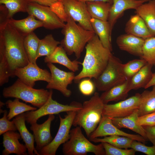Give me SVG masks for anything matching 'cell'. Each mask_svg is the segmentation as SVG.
Returning a JSON list of instances; mask_svg holds the SVG:
<instances>
[{
	"label": "cell",
	"mask_w": 155,
	"mask_h": 155,
	"mask_svg": "<svg viewBox=\"0 0 155 155\" xmlns=\"http://www.w3.org/2000/svg\"><path fill=\"white\" fill-rule=\"evenodd\" d=\"M67 55L63 48L60 45L51 55L45 57L44 61L46 63H57L61 65L74 72L78 71L79 65H81L82 63L76 60L71 61Z\"/></svg>",
	"instance_id": "cell-21"
},
{
	"label": "cell",
	"mask_w": 155,
	"mask_h": 155,
	"mask_svg": "<svg viewBox=\"0 0 155 155\" xmlns=\"http://www.w3.org/2000/svg\"><path fill=\"white\" fill-rule=\"evenodd\" d=\"M136 122L142 126H155V112L139 116Z\"/></svg>",
	"instance_id": "cell-43"
},
{
	"label": "cell",
	"mask_w": 155,
	"mask_h": 155,
	"mask_svg": "<svg viewBox=\"0 0 155 155\" xmlns=\"http://www.w3.org/2000/svg\"><path fill=\"white\" fill-rule=\"evenodd\" d=\"M114 135L129 137L144 144L147 141L139 134H129L120 130L113 123L111 118L104 116H102L98 126L89 138L91 139Z\"/></svg>",
	"instance_id": "cell-15"
},
{
	"label": "cell",
	"mask_w": 155,
	"mask_h": 155,
	"mask_svg": "<svg viewBox=\"0 0 155 155\" xmlns=\"http://www.w3.org/2000/svg\"><path fill=\"white\" fill-rule=\"evenodd\" d=\"M5 104L0 101V108H1Z\"/></svg>",
	"instance_id": "cell-48"
},
{
	"label": "cell",
	"mask_w": 155,
	"mask_h": 155,
	"mask_svg": "<svg viewBox=\"0 0 155 155\" xmlns=\"http://www.w3.org/2000/svg\"><path fill=\"white\" fill-rule=\"evenodd\" d=\"M88 11L91 18L107 21L112 4L101 1L86 2Z\"/></svg>",
	"instance_id": "cell-29"
},
{
	"label": "cell",
	"mask_w": 155,
	"mask_h": 155,
	"mask_svg": "<svg viewBox=\"0 0 155 155\" xmlns=\"http://www.w3.org/2000/svg\"><path fill=\"white\" fill-rule=\"evenodd\" d=\"M153 65L147 63L130 80L128 90L144 88L150 80Z\"/></svg>",
	"instance_id": "cell-28"
},
{
	"label": "cell",
	"mask_w": 155,
	"mask_h": 155,
	"mask_svg": "<svg viewBox=\"0 0 155 155\" xmlns=\"http://www.w3.org/2000/svg\"><path fill=\"white\" fill-rule=\"evenodd\" d=\"M131 148L135 152H142L147 155H155V146H147L144 143L135 140L131 143Z\"/></svg>",
	"instance_id": "cell-40"
},
{
	"label": "cell",
	"mask_w": 155,
	"mask_h": 155,
	"mask_svg": "<svg viewBox=\"0 0 155 155\" xmlns=\"http://www.w3.org/2000/svg\"><path fill=\"white\" fill-rule=\"evenodd\" d=\"M142 58L153 65L155 61V36L145 39Z\"/></svg>",
	"instance_id": "cell-37"
},
{
	"label": "cell",
	"mask_w": 155,
	"mask_h": 155,
	"mask_svg": "<svg viewBox=\"0 0 155 155\" xmlns=\"http://www.w3.org/2000/svg\"><path fill=\"white\" fill-rule=\"evenodd\" d=\"M15 75L23 82L32 87L36 81H43L48 83L51 79V73L47 70L41 69L37 64L30 62L24 67L16 69Z\"/></svg>",
	"instance_id": "cell-14"
},
{
	"label": "cell",
	"mask_w": 155,
	"mask_h": 155,
	"mask_svg": "<svg viewBox=\"0 0 155 155\" xmlns=\"http://www.w3.org/2000/svg\"><path fill=\"white\" fill-rule=\"evenodd\" d=\"M145 39L126 33L118 36L116 42L121 50L142 58L143 47Z\"/></svg>",
	"instance_id": "cell-18"
},
{
	"label": "cell",
	"mask_w": 155,
	"mask_h": 155,
	"mask_svg": "<svg viewBox=\"0 0 155 155\" xmlns=\"http://www.w3.org/2000/svg\"><path fill=\"white\" fill-rule=\"evenodd\" d=\"M40 40L34 32L25 36L24 39V45L29 61L34 64H36Z\"/></svg>",
	"instance_id": "cell-31"
},
{
	"label": "cell",
	"mask_w": 155,
	"mask_h": 155,
	"mask_svg": "<svg viewBox=\"0 0 155 155\" xmlns=\"http://www.w3.org/2000/svg\"><path fill=\"white\" fill-rule=\"evenodd\" d=\"M60 42L56 40L52 34L46 35L44 38L40 39L38 50L37 58L42 56H48L54 51Z\"/></svg>",
	"instance_id": "cell-34"
},
{
	"label": "cell",
	"mask_w": 155,
	"mask_h": 155,
	"mask_svg": "<svg viewBox=\"0 0 155 155\" xmlns=\"http://www.w3.org/2000/svg\"><path fill=\"white\" fill-rule=\"evenodd\" d=\"M51 10L64 22H66L68 16L66 13L61 1H58L49 7Z\"/></svg>",
	"instance_id": "cell-42"
},
{
	"label": "cell",
	"mask_w": 155,
	"mask_h": 155,
	"mask_svg": "<svg viewBox=\"0 0 155 155\" xmlns=\"http://www.w3.org/2000/svg\"><path fill=\"white\" fill-rule=\"evenodd\" d=\"M79 1L84 2L86 3V2L89 1H103L105 2H108L112 4L113 3V0H78Z\"/></svg>",
	"instance_id": "cell-47"
},
{
	"label": "cell",
	"mask_w": 155,
	"mask_h": 155,
	"mask_svg": "<svg viewBox=\"0 0 155 155\" xmlns=\"http://www.w3.org/2000/svg\"><path fill=\"white\" fill-rule=\"evenodd\" d=\"M91 23L94 31L98 36L104 46L112 52L113 50L111 42L112 31L108 21L91 18Z\"/></svg>",
	"instance_id": "cell-23"
},
{
	"label": "cell",
	"mask_w": 155,
	"mask_h": 155,
	"mask_svg": "<svg viewBox=\"0 0 155 155\" xmlns=\"http://www.w3.org/2000/svg\"><path fill=\"white\" fill-rule=\"evenodd\" d=\"M78 87L80 92L85 96H90L92 94L96 87L94 82L89 78L80 81Z\"/></svg>",
	"instance_id": "cell-41"
},
{
	"label": "cell",
	"mask_w": 155,
	"mask_h": 155,
	"mask_svg": "<svg viewBox=\"0 0 155 155\" xmlns=\"http://www.w3.org/2000/svg\"><path fill=\"white\" fill-rule=\"evenodd\" d=\"M147 63L145 60L141 58L132 60L123 64V72L126 79L130 80Z\"/></svg>",
	"instance_id": "cell-36"
},
{
	"label": "cell",
	"mask_w": 155,
	"mask_h": 155,
	"mask_svg": "<svg viewBox=\"0 0 155 155\" xmlns=\"http://www.w3.org/2000/svg\"><path fill=\"white\" fill-rule=\"evenodd\" d=\"M61 0H30L31 2L36 3L40 4L50 7L54 3Z\"/></svg>",
	"instance_id": "cell-45"
},
{
	"label": "cell",
	"mask_w": 155,
	"mask_h": 155,
	"mask_svg": "<svg viewBox=\"0 0 155 155\" xmlns=\"http://www.w3.org/2000/svg\"><path fill=\"white\" fill-rule=\"evenodd\" d=\"M7 20L11 25L24 37L37 28L43 27L42 23L31 15L21 20H16L12 18H8Z\"/></svg>",
	"instance_id": "cell-24"
},
{
	"label": "cell",
	"mask_w": 155,
	"mask_h": 155,
	"mask_svg": "<svg viewBox=\"0 0 155 155\" xmlns=\"http://www.w3.org/2000/svg\"><path fill=\"white\" fill-rule=\"evenodd\" d=\"M3 146L4 148L2 155L15 154L17 155H27L26 145L20 142L21 137L20 133L16 131H9L3 134Z\"/></svg>",
	"instance_id": "cell-19"
},
{
	"label": "cell",
	"mask_w": 155,
	"mask_h": 155,
	"mask_svg": "<svg viewBox=\"0 0 155 155\" xmlns=\"http://www.w3.org/2000/svg\"><path fill=\"white\" fill-rule=\"evenodd\" d=\"M104 104L99 93L95 92L89 100L84 102L82 108L76 112L72 125L82 128L89 137L101 120Z\"/></svg>",
	"instance_id": "cell-4"
},
{
	"label": "cell",
	"mask_w": 155,
	"mask_h": 155,
	"mask_svg": "<svg viewBox=\"0 0 155 155\" xmlns=\"http://www.w3.org/2000/svg\"><path fill=\"white\" fill-rule=\"evenodd\" d=\"M62 151L65 155H86L89 152L95 155H105L102 143L95 145L91 142L78 126L71 129L69 138L63 144Z\"/></svg>",
	"instance_id": "cell-6"
},
{
	"label": "cell",
	"mask_w": 155,
	"mask_h": 155,
	"mask_svg": "<svg viewBox=\"0 0 155 155\" xmlns=\"http://www.w3.org/2000/svg\"><path fill=\"white\" fill-rule=\"evenodd\" d=\"M3 117L0 119V135L8 131H16L17 130L13 121H11L8 119V113L5 110Z\"/></svg>",
	"instance_id": "cell-39"
},
{
	"label": "cell",
	"mask_w": 155,
	"mask_h": 155,
	"mask_svg": "<svg viewBox=\"0 0 155 155\" xmlns=\"http://www.w3.org/2000/svg\"><path fill=\"white\" fill-rule=\"evenodd\" d=\"M19 99L15 98L13 100H9L5 103L6 107L9 109L7 118L9 120L23 113L37 109L35 107L20 102Z\"/></svg>",
	"instance_id": "cell-32"
},
{
	"label": "cell",
	"mask_w": 155,
	"mask_h": 155,
	"mask_svg": "<svg viewBox=\"0 0 155 155\" xmlns=\"http://www.w3.org/2000/svg\"><path fill=\"white\" fill-rule=\"evenodd\" d=\"M30 2V0H0V4L4 5L7 8V18L10 19L17 13L26 12L28 6Z\"/></svg>",
	"instance_id": "cell-35"
},
{
	"label": "cell",
	"mask_w": 155,
	"mask_h": 155,
	"mask_svg": "<svg viewBox=\"0 0 155 155\" xmlns=\"http://www.w3.org/2000/svg\"><path fill=\"white\" fill-rule=\"evenodd\" d=\"M67 15L83 28L94 31L86 3L78 0H61Z\"/></svg>",
	"instance_id": "cell-13"
},
{
	"label": "cell",
	"mask_w": 155,
	"mask_h": 155,
	"mask_svg": "<svg viewBox=\"0 0 155 155\" xmlns=\"http://www.w3.org/2000/svg\"><path fill=\"white\" fill-rule=\"evenodd\" d=\"M154 85H155V73H153L150 80L146 85L144 88L145 89H147Z\"/></svg>",
	"instance_id": "cell-46"
},
{
	"label": "cell",
	"mask_w": 155,
	"mask_h": 155,
	"mask_svg": "<svg viewBox=\"0 0 155 155\" xmlns=\"http://www.w3.org/2000/svg\"><path fill=\"white\" fill-rule=\"evenodd\" d=\"M140 98L141 94L137 93L129 98L117 103L104 104L102 116L112 118H122L128 116L138 109Z\"/></svg>",
	"instance_id": "cell-11"
},
{
	"label": "cell",
	"mask_w": 155,
	"mask_h": 155,
	"mask_svg": "<svg viewBox=\"0 0 155 155\" xmlns=\"http://www.w3.org/2000/svg\"><path fill=\"white\" fill-rule=\"evenodd\" d=\"M85 55L81 65L80 72L75 75L74 81L79 83L82 79L88 78L96 79L106 67L111 52L105 48L95 34L86 45Z\"/></svg>",
	"instance_id": "cell-2"
},
{
	"label": "cell",
	"mask_w": 155,
	"mask_h": 155,
	"mask_svg": "<svg viewBox=\"0 0 155 155\" xmlns=\"http://www.w3.org/2000/svg\"><path fill=\"white\" fill-rule=\"evenodd\" d=\"M152 87L151 90H146L141 94L139 116L155 112V85Z\"/></svg>",
	"instance_id": "cell-30"
},
{
	"label": "cell",
	"mask_w": 155,
	"mask_h": 155,
	"mask_svg": "<svg viewBox=\"0 0 155 155\" xmlns=\"http://www.w3.org/2000/svg\"><path fill=\"white\" fill-rule=\"evenodd\" d=\"M53 94H51L47 101L38 109L25 113L26 121L28 123L31 124L37 122L39 118L48 115L71 111L77 112L82 107V104L76 101H73L69 105L60 104L53 99Z\"/></svg>",
	"instance_id": "cell-8"
},
{
	"label": "cell",
	"mask_w": 155,
	"mask_h": 155,
	"mask_svg": "<svg viewBox=\"0 0 155 155\" xmlns=\"http://www.w3.org/2000/svg\"><path fill=\"white\" fill-rule=\"evenodd\" d=\"M7 19H0V57L7 61L10 76L13 78L16 69L30 62L24 45L25 37L10 24Z\"/></svg>",
	"instance_id": "cell-1"
},
{
	"label": "cell",
	"mask_w": 155,
	"mask_h": 155,
	"mask_svg": "<svg viewBox=\"0 0 155 155\" xmlns=\"http://www.w3.org/2000/svg\"><path fill=\"white\" fill-rule=\"evenodd\" d=\"M47 66L50 70L51 79L48 83L46 88L57 90L64 96L70 97L72 92L67 88V87L74 80L75 76L74 72L61 70L51 63H47Z\"/></svg>",
	"instance_id": "cell-12"
},
{
	"label": "cell",
	"mask_w": 155,
	"mask_h": 155,
	"mask_svg": "<svg viewBox=\"0 0 155 155\" xmlns=\"http://www.w3.org/2000/svg\"><path fill=\"white\" fill-rule=\"evenodd\" d=\"M144 130L148 140L155 146V126H142Z\"/></svg>",
	"instance_id": "cell-44"
},
{
	"label": "cell",
	"mask_w": 155,
	"mask_h": 155,
	"mask_svg": "<svg viewBox=\"0 0 155 155\" xmlns=\"http://www.w3.org/2000/svg\"><path fill=\"white\" fill-rule=\"evenodd\" d=\"M76 112L68 111L64 118L59 115L60 124L57 132L51 142L38 152L40 155H55L59 146L68 141Z\"/></svg>",
	"instance_id": "cell-9"
},
{
	"label": "cell",
	"mask_w": 155,
	"mask_h": 155,
	"mask_svg": "<svg viewBox=\"0 0 155 155\" xmlns=\"http://www.w3.org/2000/svg\"><path fill=\"white\" fill-rule=\"evenodd\" d=\"M101 143L104 148L105 155H134L135 154L136 152L132 148H121L107 143Z\"/></svg>",
	"instance_id": "cell-38"
},
{
	"label": "cell",
	"mask_w": 155,
	"mask_h": 155,
	"mask_svg": "<svg viewBox=\"0 0 155 155\" xmlns=\"http://www.w3.org/2000/svg\"><path fill=\"white\" fill-rule=\"evenodd\" d=\"M123 64L119 59L111 55L104 71L97 78L94 79L98 91L104 92L127 80L123 72Z\"/></svg>",
	"instance_id": "cell-7"
},
{
	"label": "cell",
	"mask_w": 155,
	"mask_h": 155,
	"mask_svg": "<svg viewBox=\"0 0 155 155\" xmlns=\"http://www.w3.org/2000/svg\"><path fill=\"white\" fill-rule=\"evenodd\" d=\"M155 65V62H154V65Z\"/></svg>",
	"instance_id": "cell-49"
},
{
	"label": "cell",
	"mask_w": 155,
	"mask_h": 155,
	"mask_svg": "<svg viewBox=\"0 0 155 155\" xmlns=\"http://www.w3.org/2000/svg\"><path fill=\"white\" fill-rule=\"evenodd\" d=\"M94 143L106 142L114 146L121 148L127 149L131 147V144L134 140L130 138L123 136L114 135L90 139Z\"/></svg>",
	"instance_id": "cell-33"
},
{
	"label": "cell",
	"mask_w": 155,
	"mask_h": 155,
	"mask_svg": "<svg viewBox=\"0 0 155 155\" xmlns=\"http://www.w3.org/2000/svg\"><path fill=\"white\" fill-rule=\"evenodd\" d=\"M139 117L138 109L127 117L119 118H111L113 123L118 128H126L130 129L147 139L142 126L138 125L136 122Z\"/></svg>",
	"instance_id": "cell-25"
},
{
	"label": "cell",
	"mask_w": 155,
	"mask_h": 155,
	"mask_svg": "<svg viewBox=\"0 0 155 155\" xmlns=\"http://www.w3.org/2000/svg\"><path fill=\"white\" fill-rule=\"evenodd\" d=\"M54 115H49L47 119L43 123L38 124L37 122L31 124L30 129L33 132L35 148L38 152L50 144L53 140L51 133V126L54 119Z\"/></svg>",
	"instance_id": "cell-16"
},
{
	"label": "cell",
	"mask_w": 155,
	"mask_h": 155,
	"mask_svg": "<svg viewBox=\"0 0 155 155\" xmlns=\"http://www.w3.org/2000/svg\"><path fill=\"white\" fill-rule=\"evenodd\" d=\"M125 30L127 34L144 39L154 36L143 20L137 14L131 16L126 24Z\"/></svg>",
	"instance_id": "cell-22"
},
{
	"label": "cell",
	"mask_w": 155,
	"mask_h": 155,
	"mask_svg": "<svg viewBox=\"0 0 155 155\" xmlns=\"http://www.w3.org/2000/svg\"><path fill=\"white\" fill-rule=\"evenodd\" d=\"M129 80L123 83L115 86L104 92L100 96L104 104L111 101H117L126 99L129 92L128 88Z\"/></svg>",
	"instance_id": "cell-27"
},
{
	"label": "cell",
	"mask_w": 155,
	"mask_h": 155,
	"mask_svg": "<svg viewBox=\"0 0 155 155\" xmlns=\"http://www.w3.org/2000/svg\"><path fill=\"white\" fill-rule=\"evenodd\" d=\"M13 120L26 146L28 154L40 155L34 146L35 140L33 135L29 131L26 126L25 113L16 116Z\"/></svg>",
	"instance_id": "cell-20"
},
{
	"label": "cell",
	"mask_w": 155,
	"mask_h": 155,
	"mask_svg": "<svg viewBox=\"0 0 155 155\" xmlns=\"http://www.w3.org/2000/svg\"><path fill=\"white\" fill-rule=\"evenodd\" d=\"M135 10L136 14L143 20L150 32L155 36V0H150Z\"/></svg>",
	"instance_id": "cell-26"
},
{
	"label": "cell",
	"mask_w": 155,
	"mask_h": 155,
	"mask_svg": "<svg viewBox=\"0 0 155 155\" xmlns=\"http://www.w3.org/2000/svg\"><path fill=\"white\" fill-rule=\"evenodd\" d=\"M75 22L68 16L65 25L62 28L61 32L64 37L60 42V45L67 55L74 54L78 59L87 43L95 33L94 31L85 29Z\"/></svg>",
	"instance_id": "cell-3"
},
{
	"label": "cell",
	"mask_w": 155,
	"mask_h": 155,
	"mask_svg": "<svg viewBox=\"0 0 155 155\" xmlns=\"http://www.w3.org/2000/svg\"><path fill=\"white\" fill-rule=\"evenodd\" d=\"M108 21L111 30L118 19L125 10L130 9H136L142 4L150 0H112Z\"/></svg>",
	"instance_id": "cell-17"
},
{
	"label": "cell",
	"mask_w": 155,
	"mask_h": 155,
	"mask_svg": "<svg viewBox=\"0 0 155 155\" xmlns=\"http://www.w3.org/2000/svg\"><path fill=\"white\" fill-rule=\"evenodd\" d=\"M26 12L40 21L43 24V27L46 29H62L65 24L49 6L30 2L28 6Z\"/></svg>",
	"instance_id": "cell-10"
},
{
	"label": "cell",
	"mask_w": 155,
	"mask_h": 155,
	"mask_svg": "<svg viewBox=\"0 0 155 155\" xmlns=\"http://www.w3.org/2000/svg\"><path fill=\"white\" fill-rule=\"evenodd\" d=\"M52 93V90L34 88L18 78L12 85L3 89V95L5 98L21 99L38 108L45 103Z\"/></svg>",
	"instance_id": "cell-5"
}]
</instances>
